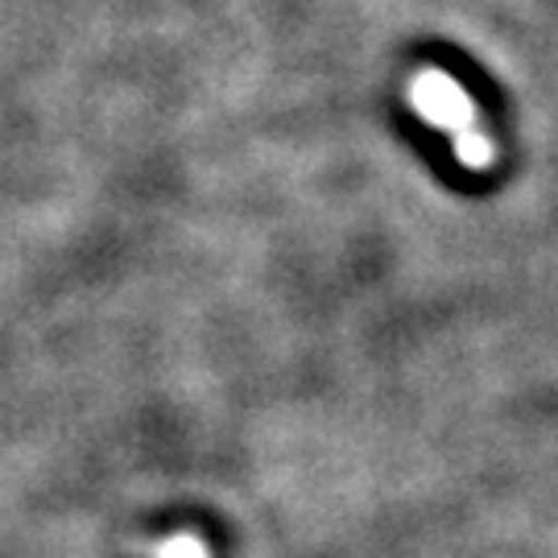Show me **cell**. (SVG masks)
<instances>
[{"label": "cell", "mask_w": 558, "mask_h": 558, "mask_svg": "<svg viewBox=\"0 0 558 558\" xmlns=\"http://www.w3.org/2000/svg\"><path fill=\"white\" fill-rule=\"evenodd\" d=\"M410 108H414L426 124H435L439 133H447L459 166H468V170H488V166L497 161V145H493V137L476 124V104L468 100V92H463L447 71H439V66L414 71V75H410Z\"/></svg>", "instance_id": "6da1fadb"}, {"label": "cell", "mask_w": 558, "mask_h": 558, "mask_svg": "<svg viewBox=\"0 0 558 558\" xmlns=\"http://www.w3.org/2000/svg\"><path fill=\"white\" fill-rule=\"evenodd\" d=\"M154 558H207V546L195 534H174V538L161 542Z\"/></svg>", "instance_id": "7a4b0ae2"}]
</instances>
